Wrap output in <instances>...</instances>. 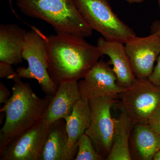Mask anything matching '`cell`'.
Instances as JSON below:
<instances>
[{"mask_svg":"<svg viewBox=\"0 0 160 160\" xmlns=\"http://www.w3.org/2000/svg\"><path fill=\"white\" fill-rule=\"evenodd\" d=\"M48 71L55 82L83 79L102 56L97 46L76 35H45Z\"/></svg>","mask_w":160,"mask_h":160,"instance_id":"obj_1","label":"cell"},{"mask_svg":"<svg viewBox=\"0 0 160 160\" xmlns=\"http://www.w3.org/2000/svg\"><path fill=\"white\" fill-rule=\"evenodd\" d=\"M18 76L12 80V94L0 110L6 116L0 131V150L44 118L53 97H39Z\"/></svg>","mask_w":160,"mask_h":160,"instance_id":"obj_2","label":"cell"},{"mask_svg":"<svg viewBox=\"0 0 160 160\" xmlns=\"http://www.w3.org/2000/svg\"><path fill=\"white\" fill-rule=\"evenodd\" d=\"M20 11L27 16L43 20L53 27L57 33L90 37L92 29L72 0H16Z\"/></svg>","mask_w":160,"mask_h":160,"instance_id":"obj_3","label":"cell"},{"mask_svg":"<svg viewBox=\"0 0 160 160\" xmlns=\"http://www.w3.org/2000/svg\"><path fill=\"white\" fill-rule=\"evenodd\" d=\"M82 16L93 30L105 39L125 44L136 36L120 19L108 0H72Z\"/></svg>","mask_w":160,"mask_h":160,"instance_id":"obj_4","label":"cell"},{"mask_svg":"<svg viewBox=\"0 0 160 160\" xmlns=\"http://www.w3.org/2000/svg\"><path fill=\"white\" fill-rule=\"evenodd\" d=\"M27 31L23 48V59L28 64L27 68L18 67L20 78L38 81L46 95L54 96L58 86L51 78L48 71V56L45 34L34 26Z\"/></svg>","mask_w":160,"mask_h":160,"instance_id":"obj_5","label":"cell"},{"mask_svg":"<svg viewBox=\"0 0 160 160\" xmlns=\"http://www.w3.org/2000/svg\"><path fill=\"white\" fill-rule=\"evenodd\" d=\"M118 98L133 124H147L160 107V86L154 85L148 78H135L131 86L120 92Z\"/></svg>","mask_w":160,"mask_h":160,"instance_id":"obj_6","label":"cell"},{"mask_svg":"<svg viewBox=\"0 0 160 160\" xmlns=\"http://www.w3.org/2000/svg\"><path fill=\"white\" fill-rule=\"evenodd\" d=\"M117 102V98L110 96L89 101L91 122L85 133L91 139L97 152L106 160L111 151L114 132L111 109Z\"/></svg>","mask_w":160,"mask_h":160,"instance_id":"obj_7","label":"cell"},{"mask_svg":"<svg viewBox=\"0 0 160 160\" xmlns=\"http://www.w3.org/2000/svg\"><path fill=\"white\" fill-rule=\"evenodd\" d=\"M49 126L41 120L0 150V160H41Z\"/></svg>","mask_w":160,"mask_h":160,"instance_id":"obj_8","label":"cell"},{"mask_svg":"<svg viewBox=\"0 0 160 160\" xmlns=\"http://www.w3.org/2000/svg\"><path fill=\"white\" fill-rule=\"evenodd\" d=\"M78 83L82 98L89 101L108 96L118 99L124 89L118 85L117 78L109 63L103 60L99 61Z\"/></svg>","mask_w":160,"mask_h":160,"instance_id":"obj_9","label":"cell"},{"mask_svg":"<svg viewBox=\"0 0 160 160\" xmlns=\"http://www.w3.org/2000/svg\"><path fill=\"white\" fill-rule=\"evenodd\" d=\"M125 44L135 77L149 78L160 53L159 36L152 33L145 37L136 36Z\"/></svg>","mask_w":160,"mask_h":160,"instance_id":"obj_10","label":"cell"},{"mask_svg":"<svg viewBox=\"0 0 160 160\" xmlns=\"http://www.w3.org/2000/svg\"><path fill=\"white\" fill-rule=\"evenodd\" d=\"M81 98L78 81L60 83L44 117V121L49 125L59 119L66 121L71 114L74 105Z\"/></svg>","mask_w":160,"mask_h":160,"instance_id":"obj_11","label":"cell"},{"mask_svg":"<svg viewBox=\"0 0 160 160\" xmlns=\"http://www.w3.org/2000/svg\"><path fill=\"white\" fill-rule=\"evenodd\" d=\"M124 44L101 37L98 39L97 46L102 55H106L110 58L118 84L124 89L131 86L136 78Z\"/></svg>","mask_w":160,"mask_h":160,"instance_id":"obj_12","label":"cell"},{"mask_svg":"<svg viewBox=\"0 0 160 160\" xmlns=\"http://www.w3.org/2000/svg\"><path fill=\"white\" fill-rule=\"evenodd\" d=\"M26 32L15 24L0 25V62L14 66L22 62Z\"/></svg>","mask_w":160,"mask_h":160,"instance_id":"obj_13","label":"cell"},{"mask_svg":"<svg viewBox=\"0 0 160 160\" xmlns=\"http://www.w3.org/2000/svg\"><path fill=\"white\" fill-rule=\"evenodd\" d=\"M130 153L132 159L153 160L160 149V135L153 131L146 123L133 125L130 134Z\"/></svg>","mask_w":160,"mask_h":160,"instance_id":"obj_14","label":"cell"},{"mask_svg":"<svg viewBox=\"0 0 160 160\" xmlns=\"http://www.w3.org/2000/svg\"><path fill=\"white\" fill-rule=\"evenodd\" d=\"M91 118L89 101L81 98L74 105L71 114L66 121L71 160H74L76 156L78 142L90 126Z\"/></svg>","mask_w":160,"mask_h":160,"instance_id":"obj_15","label":"cell"},{"mask_svg":"<svg viewBox=\"0 0 160 160\" xmlns=\"http://www.w3.org/2000/svg\"><path fill=\"white\" fill-rule=\"evenodd\" d=\"M41 160H71L66 122L63 119L56 120L49 125Z\"/></svg>","mask_w":160,"mask_h":160,"instance_id":"obj_16","label":"cell"},{"mask_svg":"<svg viewBox=\"0 0 160 160\" xmlns=\"http://www.w3.org/2000/svg\"><path fill=\"white\" fill-rule=\"evenodd\" d=\"M121 112L114 118V132L111 151L106 160H131L130 134L134 124L126 110L121 106Z\"/></svg>","mask_w":160,"mask_h":160,"instance_id":"obj_17","label":"cell"},{"mask_svg":"<svg viewBox=\"0 0 160 160\" xmlns=\"http://www.w3.org/2000/svg\"><path fill=\"white\" fill-rule=\"evenodd\" d=\"M78 151L74 160H103L105 158L97 152L90 138L86 134L81 136L77 144Z\"/></svg>","mask_w":160,"mask_h":160,"instance_id":"obj_18","label":"cell"},{"mask_svg":"<svg viewBox=\"0 0 160 160\" xmlns=\"http://www.w3.org/2000/svg\"><path fill=\"white\" fill-rule=\"evenodd\" d=\"M12 65L5 62H0V78L13 80L18 76L17 71L12 69Z\"/></svg>","mask_w":160,"mask_h":160,"instance_id":"obj_19","label":"cell"},{"mask_svg":"<svg viewBox=\"0 0 160 160\" xmlns=\"http://www.w3.org/2000/svg\"><path fill=\"white\" fill-rule=\"evenodd\" d=\"M147 124L153 131L160 135V107L149 118Z\"/></svg>","mask_w":160,"mask_h":160,"instance_id":"obj_20","label":"cell"},{"mask_svg":"<svg viewBox=\"0 0 160 160\" xmlns=\"http://www.w3.org/2000/svg\"><path fill=\"white\" fill-rule=\"evenodd\" d=\"M148 78L154 85L160 86V53L157 59L156 65Z\"/></svg>","mask_w":160,"mask_h":160,"instance_id":"obj_21","label":"cell"},{"mask_svg":"<svg viewBox=\"0 0 160 160\" xmlns=\"http://www.w3.org/2000/svg\"><path fill=\"white\" fill-rule=\"evenodd\" d=\"M11 94L10 92L3 83H0V104H5Z\"/></svg>","mask_w":160,"mask_h":160,"instance_id":"obj_22","label":"cell"},{"mask_svg":"<svg viewBox=\"0 0 160 160\" xmlns=\"http://www.w3.org/2000/svg\"><path fill=\"white\" fill-rule=\"evenodd\" d=\"M151 30L152 33H157L160 37V21H156L152 23Z\"/></svg>","mask_w":160,"mask_h":160,"instance_id":"obj_23","label":"cell"},{"mask_svg":"<svg viewBox=\"0 0 160 160\" xmlns=\"http://www.w3.org/2000/svg\"><path fill=\"white\" fill-rule=\"evenodd\" d=\"M127 2L129 3V4H140L146 1V0H125Z\"/></svg>","mask_w":160,"mask_h":160,"instance_id":"obj_24","label":"cell"},{"mask_svg":"<svg viewBox=\"0 0 160 160\" xmlns=\"http://www.w3.org/2000/svg\"><path fill=\"white\" fill-rule=\"evenodd\" d=\"M9 5H10V8H11V9L12 11V12L14 13V14L15 15V16L16 17L18 18H19V17L18 16V14H17L16 12H15L14 9H13V7H12V0H9Z\"/></svg>","mask_w":160,"mask_h":160,"instance_id":"obj_25","label":"cell"},{"mask_svg":"<svg viewBox=\"0 0 160 160\" xmlns=\"http://www.w3.org/2000/svg\"><path fill=\"white\" fill-rule=\"evenodd\" d=\"M153 160H160V149L156 153L153 158Z\"/></svg>","mask_w":160,"mask_h":160,"instance_id":"obj_26","label":"cell"},{"mask_svg":"<svg viewBox=\"0 0 160 160\" xmlns=\"http://www.w3.org/2000/svg\"><path fill=\"white\" fill-rule=\"evenodd\" d=\"M158 2V4L159 7V10L160 12V0H157Z\"/></svg>","mask_w":160,"mask_h":160,"instance_id":"obj_27","label":"cell"}]
</instances>
